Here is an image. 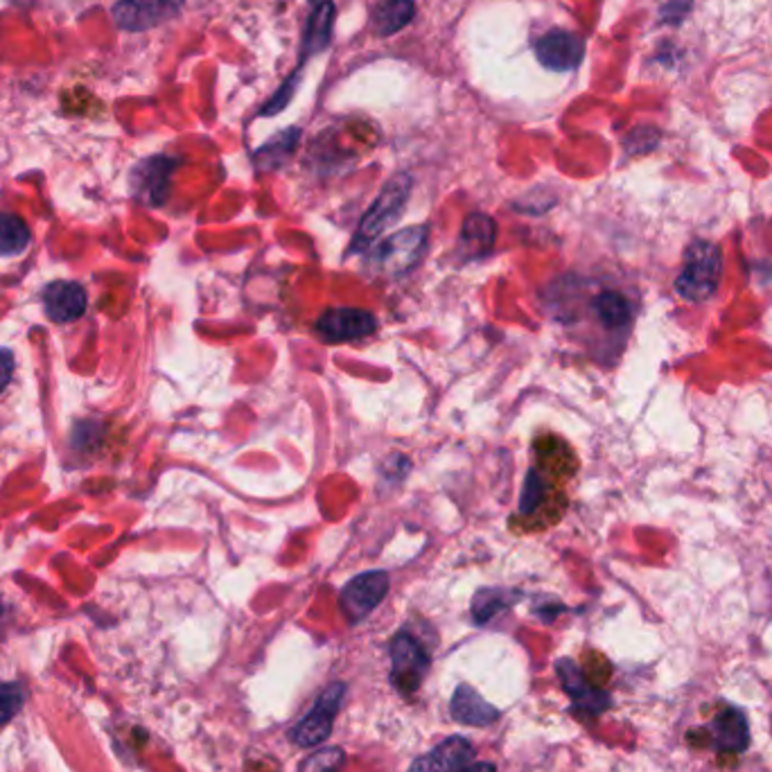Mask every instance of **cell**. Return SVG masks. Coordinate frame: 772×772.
<instances>
[{
  "mask_svg": "<svg viewBox=\"0 0 772 772\" xmlns=\"http://www.w3.org/2000/svg\"><path fill=\"white\" fill-rule=\"evenodd\" d=\"M344 691H346L344 684H331L328 689L323 691L316 707L292 731V739L297 746L314 748L331 737L335 716H337L342 698H344Z\"/></svg>",
  "mask_w": 772,
  "mask_h": 772,
  "instance_id": "obj_6",
  "label": "cell"
},
{
  "mask_svg": "<svg viewBox=\"0 0 772 772\" xmlns=\"http://www.w3.org/2000/svg\"><path fill=\"white\" fill-rule=\"evenodd\" d=\"M472 752V746L463 737H450L429 754L421 757L410 772H457L470 761Z\"/></svg>",
  "mask_w": 772,
  "mask_h": 772,
  "instance_id": "obj_14",
  "label": "cell"
},
{
  "mask_svg": "<svg viewBox=\"0 0 772 772\" xmlns=\"http://www.w3.org/2000/svg\"><path fill=\"white\" fill-rule=\"evenodd\" d=\"M660 143V132L653 127H639L626 138V149L630 154H646Z\"/></svg>",
  "mask_w": 772,
  "mask_h": 772,
  "instance_id": "obj_27",
  "label": "cell"
},
{
  "mask_svg": "<svg viewBox=\"0 0 772 772\" xmlns=\"http://www.w3.org/2000/svg\"><path fill=\"white\" fill-rule=\"evenodd\" d=\"M450 714L455 720L463 723V725H479L485 727L500 718V709H495L493 705H488L477 691L468 684H461L455 696H452V705H450Z\"/></svg>",
  "mask_w": 772,
  "mask_h": 772,
  "instance_id": "obj_15",
  "label": "cell"
},
{
  "mask_svg": "<svg viewBox=\"0 0 772 772\" xmlns=\"http://www.w3.org/2000/svg\"><path fill=\"white\" fill-rule=\"evenodd\" d=\"M14 376V357L10 350L0 348V393L8 389V384L12 382Z\"/></svg>",
  "mask_w": 772,
  "mask_h": 772,
  "instance_id": "obj_28",
  "label": "cell"
},
{
  "mask_svg": "<svg viewBox=\"0 0 772 772\" xmlns=\"http://www.w3.org/2000/svg\"><path fill=\"white\" fill-rule=\"evenodd\" d=\"M186 0H118L111 14L120 30L145 32L175 19Z\"/></svg>",
  "mask_w": 772,
  "mask_h": 772,
  "instance_id": "obj_5",
  "label": "cell"
},
{
  "mask_svg": "<svg viewBox=\"0 0 772 772\" xmlns=\"http://www.w3.org/2000/svg\"><path fill=\"white\" fill-rule=\"evenodd\" d=\"M513 592L506 590H481L474 601H472V615L479 624H485L488 619H493L500 615L502 609H506L513 603Z\"/></svg>",
  "mask_w": 772,
  "mask_h": 772,
  "instance_id": "obj_23",
  "label": "cell"
},
{
  "mask_svg": "<svg viewBox=\"0 0 772 772\" xmlns=\"http://www.w3.org/2000/svg\"><path fill=\"white\" fill-rule=\"evenodd\" d=\"M25 3H30V0H25Z\"/></svg>",
  "mask_w": 772,
  "mask_h": 772,
  "instance_id": "obj_33",
  "label": "cell"
},
{
  "mask_svg": "<svg viewBox=\"0 0 772 772\" xmlns=\"http://www.w3.org/2000/svg\"><path fill=\"white\" fill-rule=\"evenodd\" d=\"M556 671L562 680V686L569 696H572L574 705L590 714V716H598L609 707V696L601 689H594L588 684L583 671L577 667L574 660H558Z\"/></svg>",
  "mask_w": 772,
  "mask_h": 772,
  "instance_id": "obj_12",
  "label": "cell"
},
{
  "mask_svg": "<svg viewBox=\"0 0 772 772\" xmlns=\"http://www.w3.org/2000/svg\"><path fill=\"white\" fill-rule=\"evenodd\" d=\"M723 276V251L714 242L696 239L684 251V267L675 278V292L689 303H705L716 297Z\"/></svg>",
  "mask_w": 772,
  "mask_h": 772,
  "instance_id": "obj_1",
  "label": "cell"
},
{
  "mask_svg": "<svg viewBox=\"0 0 772 772\" xmlns=\"http://www.w3.org/2000/svg\"><path fill=\"white\" fill-rule=\"evenodd\" d=\"M346 757L339 748H323L301 761L299 772H339Z\"/></svg>",
  "mask_w": 772,
  "mask_h": 772,
  "instance_id": "obj_24",
  "label": "cell"
},
{
  "mask_svg": "<svg viewBox=\"0 0 772 772\" xmlns=\"http://www.w3.org/2000/svg\"><path fill=\"white\" fill-rule=\"evenodd\" d=\"M30 228L27 224L12 213H0V256H19L27 249Z\"/></svg>",
  "mask_w": 772,
  "mask_h": 772,
  "instance_id": "obj_21",
  "label": "cell"
},
{
  "mask_svg": "<svg viewBox=\"0 0 772 772\" xmlns=\"http://www.w3.org/2000/svg\"><path fill=\"white\" fill-rule=\"evenodd\" d=\"M177 163L168 156H154L143 160L134 170V190L136 194L149 203V206H160L168 199L170 177Z\"/></svg>",
  "mask_w": 772,
  "mask_h": 772,
  "instance_id": "obj_11",
  "label": "cell"
},
{
  "mask_svg": "<svg viewBox=\"0 0 772 772\" xmlns=\"http://www.w3.org/2000/svg\"><path fill=\"white\" fill-rule=\"evenodd\" d=\"M553 495H560V493H551L549 477H545L538 470H528L524 491H522L519 513L522 515H536L538 508H542L547 504V500H551Z\"/></svg>",
  "mask_w": 772,
  "mask_h": 772,
  "instance_id": "obj_22",
  "label": "cell"
},
{
  "mask_svg": "<svg viewBox=\"0 0 772 772\" xmlns=\"http://www.w3.org/2000/svg\"><path fill=\"white\" fill-rule=\"evenodd\" d=\"M457 772H495L493 763H472V765H463Z\"/></svg>",
  "mask_w": 772,
  "mask_h": 772,
  "instance_id": "obj_30",
  "label": "cell"
},
{
  "mask_svg": "<svg viewBox=\"0 0 772 772\" xmlns=\"http://www.w3.org/2000/svg\"><path fill=\"white\" fill-rule=\"evenodd\" d=\"M412 194V177L410 175H395L391 177L384 188L380 190V194L376 197V201L371 203V209L366 211V215L361 217L357 233L353 237L350 244V254H359L371 249L376 239L400 220L406 199Z\"/></svg>",
  "mask_w": 772,
  "mask_h": 772,
  "instance_id": "obj_2",
  "label": "cell"
},
{
  "mask_svg": "<svg viewBox=\"0 0 772 772\" xmlns=\"http://www.w3.org/2000/svg\"><path fill=\"white\" fill-rule=\"evenodd\" d=\"M301 72V70H299ZM299 72H294L292 77H288L282 81V87L273 93V98L265 104V109L260 111L262 115H276L280 113L284 107H288L297 93V87H299Z\"/></svg>",
  "mask_w": 772,
  "mask_h": 772,
  "instance_id": "obj_26",
  "label": "cell"
},
{
  "mask_svg": "<svg viewBox=\"0 0 772 772\" xmlns=\"http://www.w3.org/2000/svg\"><path fill=\"white\" fill-rule=\"evenodd\" d=\"M416 16L414 0H382L373 10V27L382 36H391L410 25Z\"/></svg>",
  "mask_w": 772,
  "mask_h": 772,
  "instance_id": "obj_19",
  "label": "cell"
},
{
  "mask_svg": "<svg viewBox=\"0 0 772 772\" xmlns=\"http://www.w3.org/2000/svg\"><path fill=\"white\" fill-rule=\"evenodd\" d=\"M0 617H3V603H0Z\"/></svg>",
  "mask_w": 772,
  "mask_h": 772,
  "instance_id": "obj_31",
  "label": "cell"
},
{
  "mask_svg": "<svg viewBox=\"0 0 772 772\" xmlns=\"http://www.w3.org/2000/svg\"><path fill=\"white\" fill-rule=\"evenodd\" d=\"M495 239H497V224L491 217L483 213H472L466 217L461 228V242L466 249H470L477 256H483L488 251H493Z\"/></svg>",
  "mask_w": 772,
  "mask_h": 772,
  "instance_id": "obj_20",
  "label": "cell"
},
{
  "mask_svg": "<svg viewBox=\"0 0 772 772\" xmlns=\"http://www.w3.org/2000/svg\"><path fill=\"white\" fill-rule=\"evenodd\" d=\"M427 247V228L410 226L389 235L384 242L373 244L369 254V267L373 273L384 278H398L410 273L423 258Z\"/></svg>",
  "mask_w": 772,
  "mask_h": 772,
  "instance_id": "obj_3",
  "label": "cell"
},
{
  "mask_svg": "<svg viewBox=\"0 0 772 772\" xmlns=\"http://www.w3.org/2000/svg\"><path fill=\"white\" fill-rule=\"evenodd\" d=\"M391 682L395 689L400 694H414L429 667L425 648L412 635L400 633L391 641Z\"/></svg>",
  "mask_w": 772,
  "mask_h": 772,
  "instance_id": "obj_4",
  "label": "cell"
},
{
  "mask_svg": "<svg viewBox=\"0 0 772 772\" xmlns=\"http://www.w3.org/2000/svg\"><path fill=\"white\" fill-rule=\"evenodd\" d=\"M594 312L607 333H626L633 323V305L622 292H601L594 299Z\"/></svg>",
  "mask_w": 772,
  "mask_h": 772,
  "instance_id": "obj_17",
  "label": "cell"
},
{
  "mask_svg": "<svg viewBox=\"0 0 772 772\" xmlns=\"http://www.w3.org/2000/svg\"><path fill=\"white\" fill-rule=\"evenodd\" d=\"M23 689L14 682L10 684H0V727H3L23 705Z\"/></svg>",
  "mask_w": 772,
  "mask_h": 772,
  "instance_id": "obj_25",
  "label": "cell"
},
{
  "mask_svg": "<svg viewBox=\"0 0 772 772\" xmlns=\"http://www.w3.org/2000/svg\"><path fill=\"white\" fill-rule=\"evenodd\" d=\"M389 592L387 572H366L355 577L342 592V609L350 624H359L369 617L373 609L382 603Z\"/></svg>",
  "mask_w": 772,
  "mask_h": 772,
  "instance_id": "obj_8",
  "label": "cell"
},
{
  "mask_svg": "<svg viewBox=\"0 0 772 772\" xmlns=\"http://www.w3.org/2000/svg\"><path fill=\"white\" fill-rule=\"evenodd\" d=\"M89 297L85 288L70 280H57L48 284L44 292V307L46 314L57 321V323H70L77 321L81 314L87 312Z\"/></svg>",
  "mask_w": 772,
  "mask_h": 772,
  "instance_id": "obj_13",
  "label": "cell"
},
{
  "mask_svg": "<svg viewBox=\"0 0 772 772\" xmlns=\"http://www.w3.org/2000/svg\"><path fill=\"white\" fill-rule=\"evenodd\" d=\"M585 55L583 38L574 32L553 30L536 41V57L538 61L556 72L574 70L581 66Z\"/></svg>",
  "mask_w": 772,
  "mask_h": 772,
  "instance_id": "obj_9",
  "label": "cell"
},
{
  "mask_svg": "<svg viewBox=\"0 0 772 772\" xmlns=\"http://www.w3.org/2000/svg\"><path fill=\"white\" fill-rule=\"evenodd\" d=\"M301 141V130H284L282 134L273 136L267 145H262L256 154L254 160L258 170L262 172H271L282 168L284 163L292 158V154L297 152V145Z\"/></svg>",
  "mask_w": 772,
  "mask_h": 772,
  "instance_id": "obj_18",
  "label": "cell"
},
{
  "mask_svg": "<svg viewBox=\"0 0 772 772\" xmlns=\"http://www.w3.org/2000/svg\"><path fill=\"white\" fill-rule=\"evenodd\" d=\"M312 3H316V5H318V3H323V0H312Z\"/></svg>",
  "mask_w": 772,
  "mask_h": 772,
  "instance_id": "obj_32",
  "label": "cell"
},
{
  "mask_svg": "<svg viewBox=\"0 0 772 772\" xmlns=\"http://www.w3.org/2000/svg\"><path fill=\"white\" fill-rule=\"evenodd\" d=\"M750 723L737 707H723L709 727V746L720 754H741L750 748Z\"/></svg>",
  "mask_w": 772,
  "mask_h": 772,
  "instance_id": "obj_10",
  "label": "cell"
},
{
  "mask_svg": "<svg viewBox=\"0 0 772 772\" xmlns=\"http://www.w3.org/2000/svg\"><path fill=\"white\" fill-rule=\"evenodd\" d=\"M686 12H689V0H671V3L662 10V16L667 23H680Z\"/></svg>",
  "mask_w": 772,
  "mask_h": 772,
  "instance_id": "obj_29",
  "label": "cell"
},
{
  "mask_svg": "<svg viewBox=\"0 0 772 772\" xmlns=\"http://www.w3.org/2000/svg\"><path fill=\"white\" fill-rule=\"evenodd\" d=\"M333 25H335V5L333 0H323V3H318L310 14L305 38H303V57L318 55L331 46Z\"/></svg>",
  "mask_w": 772,
  "mask_h": 772,
  "instance_id": "obj_16",
  "label": "cell"
},
{
  "mask_svg": "<svg viewBox=\"0 0 772 772\" xmlns=\"http://www.w3.org/2000/svg\"><path fill=\"white\" fill-rule=\"evenodd\" d=\"M378 331L376 314L357 307H335L323 312L316 321V333L333 344L363 339Z\"/></svg>",
  "mask_w": 772,
  "mask_h": 772,
  "instance_id": "obj_7",
  "label": "cell"
}]
</instances>
